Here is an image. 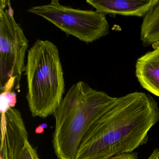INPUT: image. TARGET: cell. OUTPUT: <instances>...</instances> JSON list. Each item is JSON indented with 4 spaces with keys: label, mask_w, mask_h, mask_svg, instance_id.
<instances>
[{
    "label": "cell",
    "mask_w": 159,
    "mask_h": 159,
    "mask_svg": "<svg viewBox=\"0 0 159 159\" xmlns=\"http://www.w3.org/2000/svg\"><path fill=\"white\" fill-rule=\"evenodd\" d=\"M159 122V108L150 95L134 92L118 98L85 137L75 159H109L131 153L148 141Z\"/></svg>",
    "instance_id": "6da1fadb"
},
{
    "label": "cell",
    "mask_w": 159,
    "mask_h": 159,
    "mask_svg": "<svg viewBox=\"0 0 159 159\" xmlns=\"http://www.w3.org/2000/svg\"><path fill=\"white\" fill-rule=\"evenodd\" d=\"M117 99L84 82L71 86L53 114L52 144L57 159H75L84 139Z\"/></svg>",
    "instance_id": "7a4b0ae2"
},
{
    "label": "cell",
    "mask_w": 159,
    "mask_h": 159,
    "mask_svg": "<svg viewBox=\"0 0 159 159\" xmlns=\"http://www.w3.org/2000/svg\"><path fill=\"white\" fill-rule=\"evenodd\" d=\"M25 71L27 100L33 117L53 115L65 93L64 71L57 46L38 39L28 53Z\"/></svg>",
    "instance_id": "3957f363"
},
{
    "label": "cell",
    "mask_w": 159,
    "mask_h": 159,
    "mask_svg": "<svg viewBox=\"0 0 159 159\" xmlns=\"http://www.w3.org/2000/svg\"><path fill=\"white\" fill-rule=\"evenodd\" d=\"M28 12L41 16L65 32L86 43H92L109 33L106 15L92 10L64 6L58 0L45 5L33 6Z\"/></svg>",
    "instance_id": "277c9868"
},
{
    "label": "cell",
    "mask_w": 159,
    "mask_h": 159,
    "mask_svg": "<svg viewBox=\"0 0 159 159\" xmlns=\"http://www.w3.org/2000/svg\"><path fill=\"white\" fill-rule=\"evenodd\" d=\"M29 41L21 25L16 21L10 1H0V84L4 87L10 80L19 88L25 71Z\"/></svg>",
    "instance_id": "5b68a950"
},
{
    "label": "cell",
    "mask_w": 159,
    "mask_h": 159,
    "mask_svg": "<svg viewBox=\"0 0 159 159\" xmlns=\"http://www.w3.org/2000/svg\"><path fill=\"white\" fill-rule=\"evenodd\" d=\"M6 129L1 138L0 159H20L28 134L20 111L10 108L5 113Z\"/></svg>",
    "instance_id": "8992f818"
},
{
    "label": "cell",
    "mask_w": 159,
    "mask_h": 159,
    "mask_svg": "<svg viewBox=\"0 0 159 159\" xmlns=\"http://www.w3.org/2000/svg\"><path fill=\"white\" fill-rule=\"evenodd\" d=\"M158 0H86L99 13L144 17Z\"/></svg>",
    "instance_id": "52a82bcc"
},
{
    "label": "cell",
    "mask_w": 159,
    "mask_h": 159,
    "mask_svg": "<svg viewBox=\"0 0 159 159\" xmlns=\"http://www.w3.org/2000/svg\"><path fill=\"white\" fill-rule=\"evenodd\" d=\"M152 46L153 51L138 59L136 76L143 88L159 97V42Z\"/></svg>",
    "instance_id": "ba28073f"
},
{
    "label": "cell",
    "mask_w": 159,
    "mask_h": 159,
    "mask_svg": "<svg viewBox=\"0 0 159 159\" xmlns=\"http://www.w3.org/2000/svg\"><path fill=\"white\" fill-rule=\"evenodd\" d=\"M140 40L145 46L159 42V0L143 17Z\"/></svg>",
    "instance_id": "9c48e42d"
},
{
    "label": "cell",
    "mask_w": 159,
    "mask_h": 159,
    "mask_svg": "<svg viewBox=\"0 0 159 159\" xmlns=\"http://www.w3.org/2000/svg\"><path fill=\"white\" fill-rule=\"evenodd\" d=\"M16 103V94L13 91L1 92L0 96V110L1 114L5 112L10 108H14Z\"/></svg>",
    "instance_id": "30bf717a"
},
{
    "label": "cell",
    "mask_w": 159,
    "mask_h": 159,
    "mask_svg": "<svg viewBox=\"0 0 159 159\" xmlns=\"http://www.w3.org/2000/svg\"><path fill=\"white\" fill-rule=\"evenodd\" d=\"M109 159H138V153L132 152L131 153H125L115 155Z\"/></svg>",
    "instance_id": "8fae6325"
},
{
    "label": "cell",
    "mask_w": 159,
    "mask_h": 159,
    "mask_svg": "<svg viewBox=\"0 0 159 159\" xmlns=\"http://www.w3.org/2000/svg\"><path fill=\"white\" fill-rule=\"evenodd\" d=\"M147 159H159V149H155L151 154L150 156Z\"/></svg>",
    "instance_id": "7c38bea8"
},
{
    "label": "cell",
    "mask_w": 159,
    "mask_h": 159,
    "mask_svg": "<svg viewBox=\"0 0 159 159\" xmlns=\"http://www.w3.org/2000/svg\"><path fill=\"white\" fill-rule=\"evenodd\" d=\"M47 125L46 123L42 124L40 125L39 127H37L36 130V134H41L44 132V130L45 128L47 127Z\"/></svg>",
    "instance_id": "4fadbf2b"
}]
</instances>
